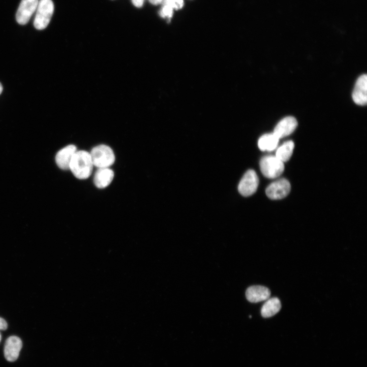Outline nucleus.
<instances>
[{
    "instance_id": "nucleus-1",
    "label": "nucleus",
    "mask_w": 367,
    "mask_h": 367,
    "mask_svg": "<svg viewBox=\"0 0 367 367\" xmlns=\"http://www.w3.org/2000/svg\"><path fill=\"white\" fill-rule=\"evenodd\" d=\"M94 164L89 153L77 151L73 156L69 166V169L77 178H88L91 174Z\"/></svg>"
},
{
    "instance_id": "nucleus-2",
    "label": "nucleus",
    "mask_w": 367,
    "mask_h": 367,
    "mask_svg": "<svg viewBox=\"0 0 367 367\" xmlns=\"http://www.w3.org/2000/svg\"><path fill=\"white\" fill-rule=\"evenodd\" d=\"M54 11L52 0H40L36 11L34 26L36 29L43 30L49 24Z\"/></svg>"
},
{
    "instance_id": "nucleus-3",
    "label": "nucleus",
    "mask_w": 367,
    "mask_h": 367,
    "mask_svg": "<svg viewBox=\"0 0 367 367\" xmlns=\"http://www.w3.org/2000/svg\"><path fill=\"white\" fill-rule=\"evenodd\" d=\"M94 166L99 168H109L115 162L113 150L106 145L96 146L90 153Z\"/></svg>"
},
{
    "instance_id": "nucleus-4",
    "label": "nucleus",
    "mask_w": 367,
    "mask_h": 367,
    "mask_svg": "<svg viewBox=\"0 0 367 367\" xmlns=\"http://www.w3.org/2000/svg\"><path fill=\"white\" fill-rule=\"evenodd\" d=\"M260 169L263 174L269 178H275L284 171V163L276 156L263 157L260 162Z\"/></svg>"
},
{
    "instance_id": "nucleus-5",
    "label": "nucleus",
    "mask_w": 367,
    "mask_h": 367,
    "mask_svg": "<svg viewBox=\"0 0 367 367\" xmlns=\"http://www.w3.org/2000/svg\"><path fill=\"white\" fill-rule=\"evenodd\" d=\"M259 180L254 170L250 169L246 172L238 186L239 193L244 197H249L258 189Z\"/></svg>"
},
{
    "instance_id": "nucleus-6",
    "label": "nucleus",
    "mask_w": 367,
    "mask_h": 367,
    "mask_svg": "<svg viewBox=\"0 0 367 367\" xmlns=\"http://www.w3.org/2000/svg\"><path fill=\"white\" fill-rule=\"evenodd\" d=\"M291 191V185L286 179L277 180L269 185L266 190L267 197L271 200H281L286 197Z\"/></svg>"
},
{
    "instance_id": "nucleus-7",
    "label": "nucleus",
    "mask_w": 367,
    "mask_h": 367,
    "mask_svg": "<svg viewBox=\"0 0 367 367\" xmlns=\"http://www.w3.org/2000/svg\"><path fill=\"white\" fill-rule=\"evenodd\" d=\"M39 0H22L16 15L17 22L27 24L38 8Z\"/></svg>"
},
{
    "instance_id": "nucleus-8",
    "label": "nucleus",
    "mask_w": 367,
    "mask_h": 367,
    "mask_svg": "<svg viewBox=\"0 0 367 367\" xmlns=\"http://www.w3.org/2000/svg\"><path fill=\"white\" fill-rule=\"evenodd\" d=\"M270 290L262 286H253L246 291V297L250 303H256L266 301L270 298Z\"/></svg>"
},
{
    "instance_id": "nucleus-9",
    "label": "nucleus",
    "mask_w": 367,
    "mask_h": 367,
    "mask_svg": "<svg viewBox=\"0 0 367 367\" xmlns=\"http://www.w3.org/2000/svg\"><path fill=\"white\" fill-rule=\"evenodd\" d=\"M354 102L360 106H364L367 102V76L364 74L357 80L352 93Z\"/></svg>"
},
{
    "instance_id": "nucleus-10",
    "label": "nucleus",
    "mask_w": 367,
    "mask_h": 367,
    "mask_svg": "<svg viewBox=\"0 0 367 367\" xmlns=\"http://www.w3.org/2000/svg\"><path fill=\"white\" fill-rule=\"evenodd\" d=\"M23 343L21 339L17 336H11L6 341L5 347V355L11 362L16 361L19 357Z\"/></svg>"
},
{
    "instance_id": "nucleus-11",
    "label": "nucleus",
    "mask_w": 367,
    "mask_h": 367,
    "mask_svg": "<svg viewBox=\"0 0 367 367\" xmlns=\"http://www.w3.org/2000/svg\"><path fill=\"white\" fill-rule=\"evenodd\" d=\"M298 126L296 118L288 117L282 120L276 126L273 133L279 138L287 137L295 131Z\"/></svg>"
},
{
    "instance_id": "nucleus-12",
    "label": "nucleus",
    "mask_w": 367,
    "mask_h": 367,
    "mask_svg": "<svg viewBox=\"0 0 367 367\" xmlns=\"http://www.w3.org/2000/svg\"><path fill=\"white\" fill-rule=\"evenodd\" d=\"M76 152L77 148L74 145L66 146L57 154L55 158L57 165L63 170L69 169L70 162Z\"/></svg>"
},
{
    "instance_id": "nucleus-13",
    "label": "nucleus",
    "mask_w": 367,
    "mask_h": 367,
    "mask_svg": "<svg viewBox=\"0 0 367 367\" xmlns=\"http://www.w3.org/2000/svg\"><path fill=\"white\" fill-rule=\"evenodd\" d=\"M114 172L109 168H101L96 172L94 182L99 189H104L108 187L114 178Z\"/></svg>"
},
{
    "instance_id": "nucleus-14",
    "label": "nucleus",
    "mask_w": 367,
    "mask_h": 367,
    "mask_svg": "<svg viewBox=\"0 0 367 367\" xmlns=\"http://www.w3.org/2000/svg\"><path fill=\"white\" fill-rule=\"evenodd\" d=\"M279 140L273 133L264 134L259 139V148L262 151H273L277 148Z\"/></svg>"
},
{
    "instance_id": "nucleus-15",
    "label": "nucleus",
    "mask_w": 367,
    "mask_h": 367,
    "mask_svg": "<svg viewBox=\"0 0 367 367\" xmlns=\"http://www.w3.org/2000/svg\"><path fill=\"white\" fill-rule=\"evenodd\" d=\"M261 309V315L264 318L274 316L280 311L282 306L280 300L277 298L269 299Z\"/></svg>"
},
{
    "instance_id": "nucleus-16",
    "label": "nucleus",
    "mask_w": 367,
    "mask_h": 367,
    "mask_svg": "<svg viewBox=\"0 0 367 367\" xmlns=\"http://www.w3.org/2000/svg\"><path fill=\"white\" fill-rule=\"evenodd\" d=\"M294 149L295 143L292 141H286L278 149L276 156L283 162H287L291 158Z\"/></svg>"
},
{
    "instance_id": "nucleus-17",
    "label": "nucleus",
    "mask_w": 367,
    "mask_h": 367,
    "mask_svg": "<svg viewBox=\"0 0 367 367\" xmlns=\"http://www.w3.org/2000/svg\"><path fill=\"white\" fill-rule=\"evenodd\" d=\"M164 5H165L173 10H178L184 6L183 0H164Z\"/></svg>"
},
{
    "instance_id": "nucleus-18",
    "label": "nucleus",
    "mask_w": 367,
    "mask_h": 367,
    "mask_svg": "<svg viewBox=\"0 0 367 367\" xmlns=\"http://www.w3.org/2000/svg\"><path fill=\"white\" fill-rule=\"evenodd\" d=\"M173 10L169 7L164 5L160 12V15L163 18L170 19L173 16Z\"/></svg>"
},
{
    "instance_id": "nucleus-19",
    "label": "nucleus",
    "mask_w": 367,
    "mask_h": 367,
    "mask_svg": "<svg viewBox=\"0 0 367 367\" xmlns=\"http://www.w3.org/2000/svg\"><path fill=\"white\" fill-rule=\"evenodd\" d=\"M8 324L4 318L0 317V330H6L8 329Z\"/></svg>"
},
{
    "instance_id": "nucleus-20",
    "label": "nucleus",
    "mask_w": 367,
    "mask_h": 367,
    "mask_svg": "<svg viewBox=\"0 0 367 367\" xmlns=\"http://www.w3.org/2000/svg\"><path fill=\"white\" fill-rule=\"evenodd\" d=\"M144 2V0H132L133 5L137 8L142 7Z\"/></svg>"
},
{
    "instance_id": "nucleus-21",
    "label": "nucleus",
    "mask_w": 367,
    "mask_h": 367,
    "mask_svg": "<svg viewBox=\"0 0 367 367\" xmlns=\"http://www.w3.org/2000/svg\"><path fill=\"white\" fill-rule=\"evenodd\" d=\"M149 1L152 5L157 6L162 4L164 0H149Z\"/></svg>"
},
{
    "instance_id": "nucleus-22",
    "label": "nucleus",
    "mask_w": 367,
    "mask_h": 367,
    "mask_svg": "<svg viewBox=\"0 0 367 367\" xmlns=\"http://www.w3.org/2000/svg\"><path fill=\"white\" fill-rule=\"evenodd\" d=\"M3 91V87L1 83H0V95L2 94Z\"/></svg>"
},
{
    "instance_id": "nucleus-23",
    "label": "nucleus",
    "mask_w": 367,
    "mask_h": 367,
    "mask_svg": "<svg viewBox=\"0 0 367 367\" xmlns=\"http://www.w3.org/2000/svg\"><path fill=\"white\" fill-rule=\"evenodd\" d=\"M2 339V336L1 333H0V342H1Z\"/></svg>"
}]
</instances>
